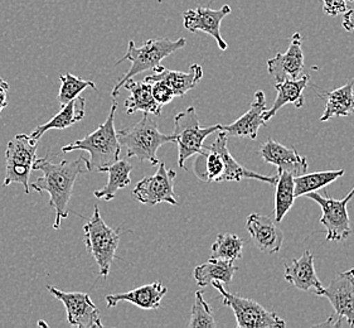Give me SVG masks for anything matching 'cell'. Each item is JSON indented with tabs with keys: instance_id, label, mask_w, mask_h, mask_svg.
I'll list each match as a JSON object with an SVG mask.
<instances>
[{
	"instance_id": "3957f363",
	"label": "cell",
	"mask_w": 354,
	"mask_h": 328,
	"mask_svg": "<svg viewBox=\"0 0 354 328\" xmlns=\"http://www.w3.org/2000/svg\"><path fill=\"white\" fill-rule=\"evenodd\" d=\"M185 44H187L185 38H179L177 41H170L168 38H153V39H148L140 47L135 46L134 41H130L125 56L116 62V66L122 64L127 60L131 62V66L129 71L118 81V84L113 86L111 96L113 99H116L119 96L121 87L128 80L133 79L136 75L148 70H154L156 67L162 64L164 58L173 55L177 51L185 48Z\"/></svg>"
},
{
	"instance_id": "836d02e7",
	"label": "cell",
	"mask_w": 354,
	"mask_h": 328,
	"mask_svg": "<svg viewBox=\"0 0 354 328\" xmlns=\"http://www.w3.org/2000/svg\"><path fill=\"white\" fill-rule=\"evenodd\" d=\"M323 10L329 17H338L347 12L346 0H323Z\"/></svg>"
},
{
	"instance_id": "2e32d148",
	"label": "cell",
	"mask_w": 354,
	"mask_h": 328,
	"mask_svg": "<svg viewBox=\"0 0 354 328\" xmlns=\"http://www.w3.org/2000/svg\"><path fill=\"white\" fill-rule=\"evenodd\" d=\"M268 110L266 96L263 91H256L251 107L241 118L230 125H221V130L226 133L227 136L234 138H248L256 140L259 130L266 122L263 120V113Z\"/></svg>"
},
{
	"instance_id": "9c48e42d",
	"label": "cell",
	"mask_w": 354,
	"mask_h": 328,
	"mask_svg": "<svg viewBox=\"0 0 354 328\" xmlns=\"http://www.w3.org/2000/svg\"><path fill=\"white\" fill-rule=\"evenodd\" d=\"M309 200L315 201L322 208L320 224L326 228V242H343L352 234L351 219L348 215L347 205L354 197V185L343 200H334L330 197H323L315 192L305 194Z\"/></svg>"
},
{
	"instance_id": "30bf717a",
	"label": "cell",
	"mask_w": 354,
	"mask_h": 328,
	"mask_svg": "<svg viewBox=\"0 0 354 328\" xmlns=\"http://www.w3.org/2000/svg\"><path fill=\"white\" fill-rule=\"evenodd\" d=\"M158 165L156 174L140 179L131 194L142 205L156 206L167 202L171 206H177V194L174 192V179L177 173L173 170H167L163 162Z\"/></svg>"
},
{
	"instance_id": "ffe728a7",
	"label": "cell",
	"mask_w": 354,
	"mask_h": 328,
	"mask_svg": "<svg viewBox=\"0 0 354 328\" xmlns=\"http://www.w3.org/2000/svg\"><path fill=\"white\" fill-rule=\"evenodd\" d=\"M217 133L218 134H217L214 143L217 144V147L220 149L221 156L223 159V165H225V170H223V173H222L218 182H230V181L239 182L242 179H257V181H261V182L269 183L271 185H277L279 174H277V176H262L260 173L250 171L245 165L239 163L232 157V154L230 153L228 147H227L228 136H227L226 133L222 131V130H218Z\"/></svg>"
},
{
	"instance_id": "d6986e66",
	"label": "cell",
	"mask_w": 354,
	"mask_h": 328,
	"mask_svg": "<svg viewBox=\"0 0 354 328\" xmlns=\"http://www.w3.org/2000/svg\"><path fill=\"white\" fill-rule=\"evenodd\" d=\"M153 71L154 73L151 76H147L144 81H163L173 90L176 98H183L185 93L193 90L203 78V69L198 64H191L188 72L168 70L162 64L156 67Z\"/></svg>"
},
{
	"instance_id": "1f68e13d",
	"label": "cell",
	"mask_w": 354,
	"mask_h": 328,
	"mask_svg": "<svg viewBox=\"0 0 354 328\" xmlns=\"http://www.w3.org/2000/svg\"><path fill=\"white\" fill-rule=\"evenodd\" d=\"M189 328H216L217 322L209 304L203 298V291H197L194 295V303L192 307Z\"/></svg>"
},
{
	"instance_id": "8992f818",
	"label": "cell",
	"mask_w": 354,
	"mask_h": 328,
	"mask_svg": "<svg viewBox=\"0 0 354 328\" xmlns=\"http://www.w3.org/2000/svg\"><path fill=\"white\" fill-rule=\"evenodd\" d=\"M221 130V124L203 128L199 124L198 115L194 107H189L174 118V143L178 145V164L185 170L187 159L197 156L205 149L207 136Z\"/></svg>"
},
{
	"instance_id": "d6a6232c",
	"label": "cell",
	"mask_w": 354,
	"mask_h": 328,
	"mask_svg": "<svg viewBox=\"0 0 354 328\" xmlns=\"http://www.w3.org/2000/svg\"><path fill=\"white\" fill-rule=\"evenodd\" d=\"M151 84V93L154 100L160 105L164 107L167 104H169L170 101L176 98V95L173 93V90L169 86L167 85L163 81H153L149 82Z\"/></svg>"
},
{
	"instance_id": "8d00e7d4",
	"label": "cell",
	"mask_w": 354,
	"mask_h": 328,
	"mask_svg": "<svg viewBox=\"0 0 354 328\" xmlns=\"http://www.w3.org/2000/svg\"><path fill=\"white\" fill-rule=\"evenodd\" d=\"M349 1H354V0H349Z\"/></svg>"
},
{
	"instance_id": "ba28073f",
	"label": "cell",
	"mask_w": 354,
	"mask_h": 328,
	"mask_svg": "<svg viewBox=\"0 0 354 328\" xmlns=\"http://www.w3.org/2000/svg\"><path fill=\"white\" fill-rule=\"evenodd\" d=\"M38 140L27 134H18L9 140L6 150V179L3 187L19 183L29 194V177L37 159Z\"/></svg>"
},
{
	"instance_id": "7a4b0ae2",
	"label": "cell",
	"mask_w": 354,
	"mask_h": 328,
	"mask_svg": "<svg viewBox=\"0 0 354 328\" xmlns=\"http://www.w3.org/2000/svg\"><path fill=\"white\" fill-rule=\"evenodd\" d=\"M118 110V101L113 99L106 120L99 125L90 136L80 139L62 148L64 153L73 150H85L90 153L87 161L88 172L105 173L107 167L120 159L121 144L115 128V113Z\"/></svg>"
},
{
	"instance_id": "484cf974",
	"label": "cell",
	"mask_w": 354,
	"mask_h": 328,
	"mask_svg": "<svg viewBox=\"0 0 354 328\" xmlns=\"http://www.w3.org/2000/svg\"><path fill=\"white\" fill-rule=\"evenodd\" d=\"M354 80L333 91L324 93L326 98V110L320 116V122H326L333 118L349 116L354 114Z\"/></svg>"
},
{
	"instance_id": "9a60e30c",
	"label": "cell",
	"mask_w": 354,
	"mask_h": 328,
	"mask_svg": "<svg viewBox=\"0 0 354 328\" xmlns=\"http://www.w3.org/2000/svg\"><path fill=\"white\" fill-rule=\"evenodd\" d=\"M246 228L252 237L256 248L265 254H277L281 249L283 233L277 221L269 216L251 214L248 217Z\"/></svg>"
},
{
	"instance_id": "e575fe53",
	"label": "cell",
	"mask_w": 354,
	"mask_h": 328,
	"mask_svg": "<svg viewBox=\"0 0 354 328\" xmlns=\"http://www.w3.org/2000/svg\"><path fill=\"white\" fill-rule=\"evenodd\" d=\"M8 91H9V84L6 80L0 78V115L8 105Z\"/></svg>"
},
{
	"instance_id": "5b68a950",
	"label": "cell",
	"mask_w": 354,
	"mask_h": 328,
	"mask_svg": "<svg viewBox=\"0 0 354 328\" xmlns=\"http://www.w3.org/2000/svg\"><path fill=\"white\" fill-rule=\"evenodd\" d=\"M84 233L86 249L96 262L100 275L107 279L120 243V228L107 226L101 217L99 207L95 206L91 219L84 226Z\"/></svg>"
},
{
	"instance_id": "cb8c5ba5",
	"label": "cell",
	"mask_w": 354,
	"mask_h": 328,
	"mask_svg": "<svg viewBox=\"0 0 354 328\" xmlns=\"http://www.w3.org/2000/svg\"><path fill=\"white\" fill-rule=\"evenodd\" d=\"M239 268L232 260L226 259H213L211 257L205 264L194 268L193 277L196 279L199 288L209 286L212 282H220L228 286L234 279Z\"/></svg>"
},
{
	"instance_id": "277c9868",
	"label": "cell",
	"mask_w": 354,
	"mask_h": 328,
	"mask_svg": "<svg viewBox=\"0 0 354 328\" xmlns=\"http://www.w3.org/2000/svg\"><path fill=\"white\" fill-rule=\"evenodd\" d=\"M118 138L121 145L127 147L129 158H138L154 167L160 163L156 157L158 149L164 144L174 143V136L160 133L151 115L145 113L133 127L118 130Z\"/></svg>"
},
{
	"instance_id": "f1b7e54d",
	"label": "cell",
	"mask_w": 354,
	"mask_h": 328,
	"mask_svg": "<svg viewBox=\"0 0 354 328\" xmlns=\"http://www.w3.org/2000/svg\"><path fill=\"white\" fill-rule=\"evenodd\" d=\"M277 193H275V221H283L285 215L290 211L295 201V185L294 176L289 172L279 173Z\"/></svg>"
},
{
	"instance_id": "e0dca14e",
	"label": "cell",
	"mask_w": 354,
	"mask_h": 328,
	"mask_svg": "<svg viewBox=\"0 0 354 328\" xmlns=\"http://www.w3.org/2000/svg\"><path fill=\"white\" fill-rule=\"evenodd\" d=\"M260 156L265 162L277 165V174L289 172L294 177H298L306 173L309 168L306 158L300 156L294 148H288L272 139L262 144Z\"/></svg>"
},
{
	"instance_id": "83f0119b",
	"label": "cell",
	"mask_w": 354,
	"mask_h": 328,
	"mask_svg": "<svg viewBox=\"0 0 354 328\" xmlns=\"http://www.w3.org/2000/svg\"><path fill=\"white\" fill-rule=\"evenodd\" d=\"M344 170H337V171L315 172V173H304L298 177H294V185H295V197H301L308 193L315 192L323 187H326L334 181L344 176Z\"/></svg>"
},
{
	"instance_id": "7c38bea8",
	"label": "cell",
	"mask_w": 354,
	"mask_h": 328,
	"mask_svg": "<svg viewBox=\"0 0 354 328\" xmlns=\"http://www.w3.org/2000/svg\"><path fill=\"white\" fill-rule=\"evenodd\" d=\"M57 300H61L66 308L67 321L75 327H104L100 321V311L95 306L90 294L80 292H64L56 286H47Z\"/></svg>"
},
{
	"instance_id": "44dd1931",
	"label": "cell",
	"mask_w": 354,
	"mask_h": 328,
	"mask_svg": "<svg viewBox=\"0 0 354 328\" xmlns=\"http://www.w3.org/2000/svg\"><path fill=\"white\" fill-rule=\"evenodd\" d=\"M167 292L168 289L160 282H156L133 289L130 292L109 294L106 295V304L107 307L113 308L120 302H129L142 309H158L160 307L162 300Z\"/></svg>"
},
{
	"instance_id": "7402d4cb",
	"label": "cell",
	"mask_w": 354,
	"mask_h": 328,
	"mask_svg": "<svg viewBox=\"0 0 354 328\" xmlns=\"http://www.w3.org/2000/svg\"><path fill=\"white\" fill-rule=\"evenodd\" d=\"M310 80L309 75H304L297 80H285L283 82H277V96L274 105L263 113V120L268 122L271 118L277 115V111L286 104H292L297 109L304 107V90Z\"/></svg>"
},
{
	"instance_id": "d4e9b609",
	"label": "cell",
	"mask_w": 354,
	"mask_h": 328,
	"mask_svg": "<svg viewBox=\"0 0 354 328\" xmlns=\"http://www.w3.org/2000/svg\"><path fill=\"white\" fill-rule=\"evenodd\" d=\"M85 104L86 101L84 98L78 96L77 99L67 102L66 105H62V109L58 114L55 115L50 122L38 125L29 136L33 139L39 140L42 138L43 134L52 129H66L71 127L76 122H81L85 118Z\"/></svg>"
},
{
	"instance_id": "603a6c76",
	"label": "cell",
	"mask_w": 354,
	"mask_h": 328,
	"mask_svg": "<svg viewBox=\"0 0 354 328\" xmlns=\"http://www.w3.org/2000/svg\"><path fill=\"white\" fill-rule=\"evenodd\" d=\"M130 91V98L125 101V111L128 114H134L136 111H142L145 114L160 116L162 109L153 98L151 84L147 81H135L130 79L122 85Z\"/></svg>"
},
{
	"instance_id": "52a82bcc",
	"label": "cell",
	"mask_w": 354,
	"mask_h": 328,
	"mask_svg": "<svg viewBox=\"0 0 354 328\" xmlns=\"http://www.w3.org/2000/svg\"><path fill=\"white\" fill-rule=\"evenodd\" d=\"M211 284L220 292L222 303L232 309L237 321V327L283 328L286 326L280 316L269 312L255 300L243 298L239 294L228 292L220 282H212Z\"/></svg>"
},
{
	"instance_id": "f546056e",
	"label": "cell",
	"mask_w": 354,
	"mask_h": 328,
	"mask_svg": "<svg viewBox=\"0 0 354 328\" xmlns=\"http://www.w3.org/2000/svg\"><path fill=\"white\" fill-rule=\"evenodd\" d=\"M243 240L236 234H220L216 243L211 249V257L213 259H226V260H239L242 257Z\"/></svg>"
},
{
	"instance_id": "6da1fadb",
	"label": "cell",
	"mask_w": 354,
	"mask_h": 328,
	"mask_svg": "<svg viewBox=\"0 0 354 328\" xmlns=\"http://www.w3.org/2000/svg\"><path fill=\"white\" fill-rule=\"evenodd\" d=\"M33 171H41L42 177L32 182V187L37 192H47L50 194V206L55 210L53 228H61V222L68 216V203L71 200L73 185L78 176L84 174L87 170V159L78 158L76 161H61L53 163L50 157L37 158L33 164Z\"/></svg>"
},
{
	"instance_id": "4316f807",
	"label": "cell",
	"mask_w": 354,
	"mask_h": 328,
	"mask_svg": "<svg viewBox=\"0 0 354 328\" xmlns=\"http://www.w3.org/2000/svg\"><path fill=\"white\" fill-rule=\"evenodd\" d=\"M133 171V165L128 161L119 159L118 162L107 167L106 173H109V182L101 190L93 191V196L99 200L111 201L115 199L119 190L127 188L131 183L130 173Z\"/></svg>"
},
{
	"instance_id": "8fae6325",
	"label": "cell",
	"mask_w": 354,
	"mask_h": 328,
	"mask_svg": "<svg viewBox=\"0 0 354 328\" xmlns=\"http://www.w3.org/2000/svg\"><path fill=\"white\" fill-rule=\"evenodd\" d=\"M317 295L326 297L334 308L335 317L354 327V269L337 274L329 286H323Z\"/></svg>"
},
{
	"instance_id": "ac0fdd59",
	"label": "cell",
	"mask_w": 354,
	"mask_h": 328,
	"mask_svg": "<svg viewBox=\"0 0 354 328\" xmlns=\"http://www.w3.org/2000/svg\"><path fill=\"white\" fill-rule=\"evenodd\" d=\"M285 280L299 291L317 293L323 288L314 265V257L309 250L299 259L291 262V264L285 265Z\"/></svg>"
},
{
	"instance_id": "4dcf8cb0",
	"label": "cell",
	"mask_w": 354,
	"mask_h": 328,
	"mask_svg": "<svg viewBox=\"0 0 354 328\" xmlns=\"http://www.w3.org/2000/svg\"><path fill=\"white\" fill-rule=\"evenodd\" d=\"M59 81H61V89H59L57 100L61 105H66L67 102H70L73 99H77L81 93L87 87L97 90V86L95 85V82L93 81L80 79L72 73L61 75Z\"/></svg>"
},
{
	"instance_id": "4fadbf2b",
	"label": "cell",
	"mask_w": 354,
	"mask_h": 328,
	"mask_svg": "<svg viewBox=\"0 0 354 328\" xmlns=\"http://www.w3.org/2000/svg\"><path fill=\"white\" fill-rule=\"evenodd\" d=\"M230 13L231 8L227 4L218 10L199 6L196 9H189L183 13V24L185 28L188 29L192 33L203 32L208 36L213 37L220 50L226 51L227 43L221 36V23Z\"/></svg>"
},
{
	"instance_id": "d590c367",
	"label": "cell",
	"mask_w": 354,
	"mask_h": 328,
	"mask_svg": "<svg viewBox=\"0 0 354 328\" xmlns=\"http://www.w3.org/2000/svg\"><path fill=\"white\" fill-rule=\"evenodd\" d=\"M342 26L348 32H353L354 33V9H351V10H347L346 13H343Z\"/></svg>"
},
{
	"instance_id": "5bb4252c",
	"label": "cell",
	"mask_w": 354,
	"mask_h": 328,
	"mask_svg": "<svg viewBox=\"0 0 354 328\" xmlns=\"http://www.w3.org/2000/svg\"><path fill=\"white\" fill-rule=\"evenodd\" d=\"M304 70L303 38L300 33L291 37V43L285 53H277L268 61V71L277 82L285 80H297Z\"/></svg>"
}]
</instances>
